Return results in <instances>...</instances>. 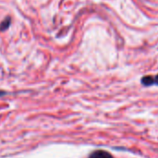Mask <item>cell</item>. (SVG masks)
Returning a JSON list of instances; mask_svg holds the SVG:
<instances>
[{
  "label": "cell",
  "instance_id": "cell-1",
  "mask_svg": "<svg viewBox=\"0 0 158 158\" xmlns=\"http://www.w3.org/2000/svg\"><path fill=\"white\" fill-rule=\"evenodd\" d=\"M88 158H114L113 156L105 150H95L93 153L90 154Z\"/></svg>",
  "mask_w": 158,
  "mask_h": 158
},
{
  "label": "cell",
  "instance_id": "cell-2",
  "mask_svg": "<svg viewBox=\"0 0 158 158\" xmlns=\"http://www.w3.org/2000/svg\"><path fill=\"white\" fill-rule=\"evenodd\" d=\"M141 82L143 85L144 86H151V85H154L153 83V77L152 76H145V77H143L142 80H141Z\"/></svg>",
  "mask_w": 158,
  "mask_h": 158
},
{
  "label": "cell",
  "instance_id": "cell-3",
  "mask_svg": "<svg viewBox=\"0 0 158 158\" xmlns=\"http://www.w3.org/2000/svg\"><path fill=\"white\" fill-rule=\"evenodd\" d=\"M9 25H10V18L7 17L2 21V23L0 25V31H6L9 27Z\"/></svg>",
  "mask_w": 158,
  "mask_h": 158
},
{
  "label": "cell",
  "instance_id": "cell-4",
  "mask_svg": "<svg viewBox=\"0 0 158 158\" xmlns=\"http://www.w3.org/2000/svg\"><path fill=\"white\" fill-rule=\"evenodd\" d=\"M153 82H154V84L158 85V75H156V77H153Z\"/></svg>",
  "mask_w": 158,
  "mask_h": 158
},
{
  "label": "cell",
  "instance_id": "cell-5",
  "mask_svg": "<svg viewBox=\"0 0 158 158\" xmlns=\"http://www.w3.org/2000/svg\"><path fill=\"white\" fill-rule=\"evenodd\" d=\"M6 92H4V91H0V97L1 96H4V95H6Z\"/></svg>",
  "mask_w": 158,
  "mask_h": 158
}]
</instances>
